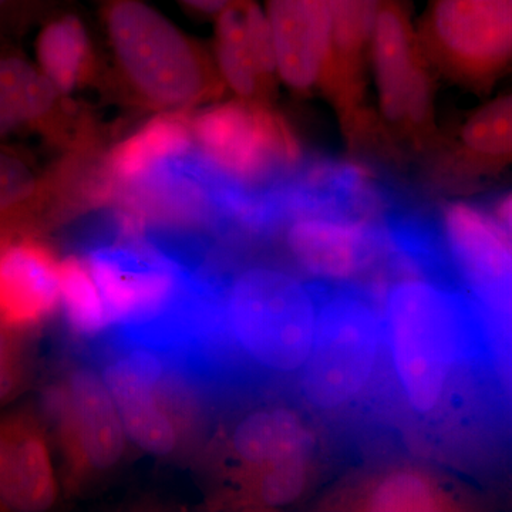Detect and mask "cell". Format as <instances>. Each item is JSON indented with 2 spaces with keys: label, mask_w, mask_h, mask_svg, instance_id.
I'll list each match as a JSON object with an SVG mask.
<instances>
[{
  "label": "cell",
  "mask_w": 512,
  "mask_h": 512,
  "mask_svg": "<svg viewBox=\"0 0 512 512\" xmlns=\"http://www.w3.org/2000/svg\"><path fill=\"white\" fill-rule=\"evenodd\" d=\"M35 46V63L63 93L73 96L94 87L109 90V69L76 13L53 10L40 23Z\"/></svg>",
  "instance_id": "cell-20"
},
{
  "label": "cell",
  "mask_w": 512,
  "mask_h": 512,
  "mask_svg": "<svg viewBox=\"0 0 512 512\" xmlns=\"http://www.w3.org/2000/svg\"><path fill=\"white\" fill-rule=\"evenodd\" d=\"M436 177L467 188L512 168V90L471 111L434 151Z\"/></svg>",
  "instance_id": "cell-16"
},
{
  "label": "cell",
  "mask_w": 512,
  "mask_h": 512,
  "mask_svg": "<svg viewBox=\"0 0 512 512\" xmlns=\"http://www.w3.org/2000/svg\"><path fill=\"white\" fill-rule=\"evenodd\" d=\"M177 2L194 15L214 19L232 0H177Z\"/></svg>",
  "instance_id": "cell-26"
},
{
  "label": "cell",
  "mask_w": 512,
  "mask_h": 512,
  "mask_svg": "<svg viewBox=\"0 0 512 512\" xmlns=\"http://www.w3.org/2000/svg\"><path fill=\"white\" fill-rule=\"evenodd\" d=\"M60 305L70 332L87 342H99L113 330L109 306L82 256L62 261Z\"/></svg>",
  "instance_id": "cell-21"
},
{
  "label": "cell",
  "mask_w": 512,
  "mask_h": 512,
  "mask_svg": "<svg viewBox=\"0 0 512 512\" xmlns=\"http://www.w3.org/2000/svg\"><path fill=\"white\" fill-rule=\"evenodd\" d=\"M197 355L214 382L238 373L281 377L299 373L311 355L320 305L308 284L269 264L204 266Z\"/></svg>",
  "instance_id": "cell-1"
},
{
  "label": "cell",
  "mask_w": 512,
  "mask_h": 512,
  "mask_svg": "<svg viewBox=\"0 0 512 512\" xmlns=\"http://www.w3.org/2000/svg\"><path fill=\"white\" fill-rule=\"evenodd\" d=\"M495 220H497L500 227L504 229L505 234L508 235V238L511 239L512 242V192L510 194L505 195L504 198H501L500 202H498L497 207L493 212Z\"/></svg>",
  "instance_id": "cell-27"
},
{
  "label": "cell",
  "mask_w": 512,
  "mask_h": 512,
  "mask_svg": "<svg viewBox=\"0 0 512 512\" xmlns=\"http://www.w3.org/2000/svg\"><path fill=\"white\" fill-rule=\"evenodd\" d=\"M37 136L66 153L94 151L90 114L16 46H0V141Z\"/></svg>",
  "instance_id": "cell-11"
},
{
  "label": "cell",
  "mask_w": 512,
  "mask_h": 512,
  "mask_svg": "<svg viewBox=\"0 0 512 512\" xmlns=\"http://www.w3.org/2000/svg\"><path fill=\"white\" fill-rule=\"evenodd\" d=\"M110 53L109 90L137 110L188 113L227 94L212 50L147 0H94Z\"/></svg>",
  "instance_id": "cell-2"
},
{
  "label": "cell",
  "mask_w": 512,
  "mask_h": 512,
  "mask_svg": "<svg viewBox=\"0 0 512 512\" xmlns=\"http://www.w3.org/2000/svg\"><path fill=\"white\" fill-rule=\"evenodd\" d=\"M441 242L478 299L512 319V242L494 215L470 202H453L441 217Z\"/></svg>",
  "instance_id": "cell-14"
},
{
  "label": "cell",
  "mask_w": 512,
  "mask_h": 512,
  "mask_svg": "<svg viewBox=\"0 0 512 512\" xmlns=\"http://www.w3.org/2000/svg\"><path fill=\"white\" fill-rule=\"evenodd\" d=\"M443 505L439 487L431 478L414 471H397L382 478L365 503L373 511H433Z\"/></svg>",
  "instance_id": "cell-22"
},
{
  "label": "cell",
  "mask_w": 512,
  "mask_h": 512,
  "mask_svg": "<svg viewBox=\"0 0 512 512\" xmlns=\"http://www.w3.org/2000/svg\"><path fill=\"white\" fill-rule=\"evenodd\" d=\"M42 175L28 158L10 148H0V210L35 190Z\"/></svg>",
  "instance_id": "cell-24"
},
{
  "label": "cell",
  "mask_w": 512,
  "mask_h": 512,
  "mask_svg": "<svg viewBox=\"0 0 512 512\" xmlns=\"http://www.w3.org/2000/svg\"><path fill=\"white\" fill-rule=\"evenodd\" d=\"M212 20V56L228 94L274 106L282 83L274 37L262 3L232 0Z\"/></svg>",
  "instance_id": "cell-15"
},
{
  "label": "cell",
  "mask_w": 512,
  "mask_h": 512,
  "mask_svg": "<svg viewBox=\"0 0 512 512\" xmlns=\"http://www.w3.org/2000/svg\"><path fill=\"white\" fill-rule=\"evenodd\" d=\"M195 146L227 183L255 198L308 154L272 104L232 97L190 114Z\"/></svg>",
  "instance_id": "cell-6"
},
{
  "label": "cell",
  "mask_w": 512,
  "mask_h": 512,
  "mask_svg": "<svg viewBox=\"0 0 512 512\" xmlns=\"http://www.w3.org/2000/svg\"><path fill=\"white\" fill-rule=\"evenodd\" d=\"M421 49L407 0H380L370 52L376 113L394 158L431 157L443 134L437 124L434 76Z\"/></svg>",
  "instance_id": "cell-5"
},
{
  "label": "cell",
  "mask_w": 512,
  "mask_h": 512,
  "mask_svg": "<svg viewBox=\"0 0 512 512\" xmlns=\"http://www.w3.org/2000/svg\"><path fill=\"white\" fill-rule=\"evenodd\" d=\"M69 483L79 488L109 473L126 448V430L103 377L92 366L67 367L46 394Z\"/></svg>",
  "instance_id": "cell-10"
},
{
  "label": "cell",
  "mask_w": 512,
  "mask_h": 512,
  "mask_svg": "<svg viewBox=\"0 0 512 512\" xmlns=\"http://www.w3.org/2000/svg\"><path fill=\"white\" fill-rule=\"evenodd\" d=\"M279 77L298 96L319 93L330 33V0H264Z\"/></svg>",
  "instance_id": "cell-17"
},
{
  "label": "cell",
  "mask_w": 512,
  "mask_h": 512,
  "mask_svg": "<svg viewBox=\"0 0 512 512\" xmlns=\"http://www.w3.org/2000/svg\"><path fill=\"white\" fill-rule=\"evenodd\" d=\"M380 0H330L328 57L320 94L353 158H393L370 103V52ZM363 161V160H362Z\"/></svg>",
  "instance_id": "cell-8"
},
{
  "label": "cell",
  "mask_w": 512,
  "mask_h": 512,
  "mask_svg": "<svg viewBox=\"0 0 512 512\" xmlns=\"http://www.w3.org/2000/svg\"><path fill=\"white\" fill-rule=\"evenodd\" d=\"M22 335L0 326V402L18 393L28 375L29 357Z\"/></svg>",
  "instance_id": "cell-25"
},
{
  "label": "cell",
  "mask_w": 512,
  "mask_h": 512,
  "mask_svg": "<svg viewBox=\"0 0 512 512\" xmlns=\"http://www.w3.org/2000/svg\"><path fill=\"white\" fill-rule=\"evenodd\" d=\"M62 261L37 238L0 247V326L25 333L60 305Z\"/></svg>",
  "instance_id": "cell-18"
},
{
  "label": "cell",
  "mask_w": 512,
  "mask_h": 512,
  "mask_svg": "<svg viewBox=\"0 0 512 512\" xmlns=\"http://www.w3.org/2000/svg\"><path fill=\"white\" fill-rule=\"evenodd\" d=\"M383 343L382 316L365 299L338 295L319 309L311 355L301 372L305 399L338 409L365 390Z\"/></svg>",
  "instance_id": "cell-9"
},
{
  "label": "cell",
  "mask_w": 512,
  "mask_h": 512,
  "mask_svg": "<svg viewBox=\"0 0 512 512\" xmlns=\"http://www.w3.org/2000/svg\"><path fill=\"white\" fill-rule=\"evenodd\" d=\"M93 362L138 447L181 456L204 439L215 389L190 357L106 336L94 343Z\"/></svg>",
  "instance_id": "cell-3"
},
{
  "label": "cell",
  "mask_w": 512,
  "mask_h": 512,
  "mask_svg": "<svg viewBox=\"0 0 512 512\" xmlns=\"http://www.w3.org/2000/svg\"><path fill=\"white\" fill-rule=\"evenodd\" d=\"M212 447L225 484L245 501L265 477L311 464L315 440L295 410L262 404L232 421Z\"/></svg>",
  "instance_id": "cell-13"
},
{
  "label": "cell",
  "mask_w": 512,
  "mask_h": 512,
  "mask_svg": "<svg viewBox=\"0 0 512 512\" xmlns=\"http://www.w3.org/2000/svg\"><path fill=\"white\" fill-rule=\"evenodd\" d=\"M55 498V470L42 427L22 414L0 417V508L42 511Z\"/></svg>",
  "instance_id": "cell-19"
},
{
  "label": "cell",
  "mask_w": 512,
  "mask_h": 512,
  "mask_svg": "<svg viewBox=\"0 0 512 512\" xmlns=\"http://www.w3.org/2000/svg\"><path fill=\"white\" fill-rule=\"evenodd\" d=\"M383 343L400 392L413 412L444 406L476 348L467 305L433 279L394 282L384 302Z\"/></svg>",
  "instance_id": "cell-4"
},
{
  "label": "cell",
  "mask_w": 512,
  "mask_h": 512,
  "mask_svg": "<svg viewBox=\"0 0 512 512\" xmlns=\"http://www.w3.org/2000/svg\"><path fill=\"white\" fill-rule=\"evenodd\" d=\"M55 0H0V46H18L56 9Z\"/></svg>",
  "instance_id": "cell-23"
},
{
  "label": "cell",
  "mask_w": 512,
  "mask_h": 512,
  "mask_svg": "<svg viewBox=\"0 0 512 512\" xmlns=\"http://www.w3.org/2000/svg\"><path fill=\"white\" fill-rule=\"evenodd\" d=\"M431 69L477 94L512 74V0H427L416 22Z\"/></svg>",
  "instance_id": "cell-7"
},
{
  "label": "cell",
  "mask_w": 512,
  "mask_h": 512,
  "mask_svg": "<svg viewBox=\"0 0 512 512\" xmlns=\"http://www.w3.org/2000/svg\"><path fill=\"white\" fill-rule=\"evenodd\" d=\"M379 220L306 212L286 218L271 234L282 229L286 252L309 275L345 282L365 274L384 258L403 255L390 218Z\"/></svg>",
  "instance_id": "cell-12"
}]
</instances>
